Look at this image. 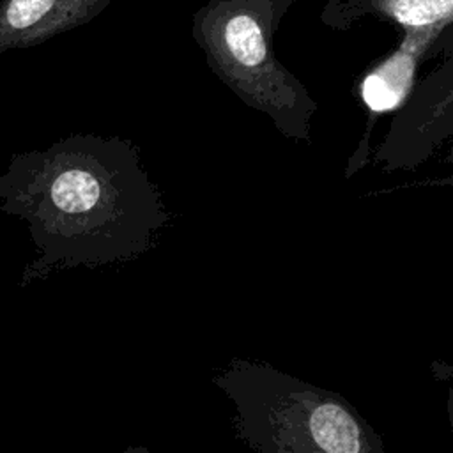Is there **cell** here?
I'll return each instance as SVG.
<instances>
[{
	"label": "cell",
	"mask_w": 453,
	"mask_h": 453,
	"mask_svg": "<svg viewBox=\"0 0 453 453\" xmlns=\"http://www.w3.org/2000/svg\"><path fill=\"white\" fill-rule=\"evenodd\" d=\"M419 51L423 50L416 42L405 39L393 55L365 78L363 99L372 111H388L400 104L411 88Z\"/></svg>",
	"instance_id": "5b68a950"
},
{
	"label": "cell",
	"mask_w": 453,
	"mask_h": 453,
	"mask_svg": "<svg viewBox=\"0 0 453 453\" xmlns=\"http://www.w3.org/2000/svg\"><path fill=\"white\" fill-rule=\"evenodd\" d=\"M212 382L234 403L235 435L255 453H386L345 396L269 363L234 357Z\"/></svg>",
	"instance_id": "7a4b0ae2"
},
{
	"label": "cell",
	"mask_w": 453,
	"mask_h": 453,
	"mask_svg": "<svg viewBox=\"0 0 453 453\" xmlns=\"http://www.w3.org/2000/svg\"><path fill=\"white\" fill-rule=\"evenodd\" d=\"M370 9L395 19L405 28L407 41L425 50L451 21L453 0H370Z\"/></svg>",
	"instance_id": "8992f818"
},
{
	"label": "cell",
	"mask_w": 453,
	"mask_h": 453,
	"mask_svg": "<svg viewBox=\"0 0 453 453\" xmlns=\"http://www.w3.org/2000/svg\"><path fill=\"white\" fill-rule=\"evenodd\" d=\"M294 0H209L193 18V39L209 69L250 108L296 142L311 140L317 103L274 55V35Z\"/></svg>",
	"instance_id": "3957f363"
},
{
	"label": "cell",
	"mask_w": 453,
	"mask_h": 453,
	"mask_svg": "<svg viewBox=\"0 0 453 453\" xmlns=\"http://www.w3.org/2000/svg\"><path fill=\"white\" fill-rule=\"evenodd\" d=\"M0 211L28 225L39 253L25 267L21 287L58 269L134 260L170 219L138 147L83 133L12 154L0 175Z\"/></svg>",
	"instance_id": "6da1fadb"
},
{
	"label": "cell",
	"mask_w": 453,
	"mask_h": 453,
	"mask_svg": "<svg viewBox=\"0 0 453 453\" xmlns=\"http://www.w3.org/2000/svg\"><path fill=\"white\" fill-rule=\"evenodd\" d=\"M113 0H2L0 53L27 50L81 27Z\"/></svg>",
	"instance_id": "277c9868"
},
{
	"label": "cell",
	"mask_w": 453,
	"mask_h": 453,
	"mask_svg": "<svg viewBox=\"0 0 453 453\" xmlns=\"http://www.w3.org/2000/svg\"><path fill=\"white\" fill-rule=\"evenodd\" d=\"M120 453H152V451L145 446H127Z\"/></svg>",
	"instance_id": "52a82bcc"
}]
</instances>
